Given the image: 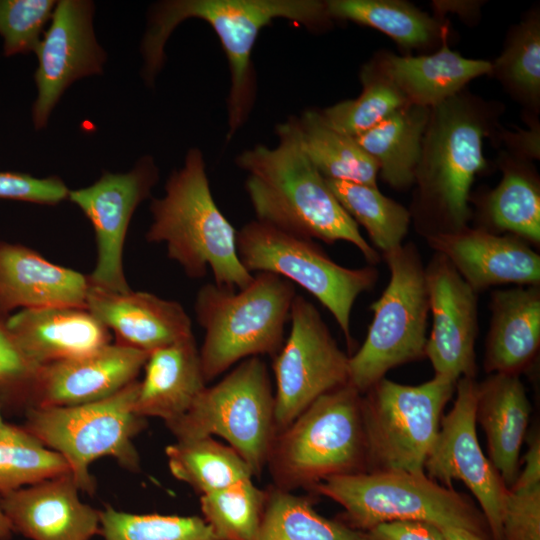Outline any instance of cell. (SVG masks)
Returning <instances> with one entry per match:
<instances>
[{
  "label": "cell",
  "mask_w": 540,
  "mask_h": 540,
  "mask_svg": "<svg viewBox=\"0 0 540 540\" xmlns=\"http://www.w3.org/2000/svg\"><path fill=\"white\" fill-rule=\"evenodd\" d=\"M144 367L135 412L165 424L183 416L207 384L193 335L150 352Z\"/></svg>",
  "instance_id": "24"
},
{
  "label": "cell",
  "mask_w": 540,
  "mask_h": 540,
  "mask_svg": "<svg viewBox=\"0 0 540 540\" xmlns=\"http://www.w3.org/2000/svg\"><path fill=\"white\" fill-rule=\"evenodd\" d=\"M266 501L252 479L200 496L203 519L222 540H256Z\"/></svg>",
  "instance_id": "37"
},
{
  "label": "cell",
  "mask_w": 540,
  "mask_h": 540,
  "mask_svg": "<svg viewBox=\"0 0 540 540\" xmlns=\"http://www.w3.org/2000/svg\"><path fill=\"white\" fill-rule=\"evenodd\" d=\"M309 491L340 504L345 523L367 531L396 520H422L443 529L459 527L488 539L484 515L466 495L425 473L373 471L325 479Z\"/></svg>",
  "instance_id": "7"
},
{
  "label": "cell",
  "mask_w": 540,
  "mask_h": 540,
  "mask_svg": "<svg viewBox=\"0 0 540 540\" xmlns=\"http://www.w3.org/2000/svg\"><path fill=\"white\" fill-rule=\"evenodd\" d=\"M150 211L146 240L165 243L168 257L189 278L200 279L210 269L218 287L239 290L251 283L253 274L238 257L237 231L213 198L198 148L188 150L184 165L171 173L165 194L152 200Z\"/></svg>",
  "instance_id": "4"
},
{
  "label": "cell",
  "mask_w": 540,
  "mask_h": 540,
  "mask_svg": "<svg viewBox=\"0 0 540 540\" xmlns=\"http://www.w3.org/2000/svg\"><path fill=\"white\" fill-rule=\"evenodd\" d=\"M159 177L151 156H143L126 173L104 172L92 185L69 190L68 199L90 220L96 237L97 262L90 284L116 292L131 290L123 268V249L131 218L150 196Z\"/></svg>",
  "instance_id": "15"
},
{
  "label": "cell",
  "mask_w": 540,
  "mask_h": 540,
  "mask_svg": "<svg viewBox=\"0 0 540 540\" xmlns=\"http://www.w3.org/2000/svg\"><path fill=\"white\" fill-rule=\"evenodd\" d=\"M430 109L407 103L354 137L376 161L382 179L395 189L402 190L414 183Z\"/></svg>",
  "instance_id": "29"
},
{
  "label": "cell",
  "mask_w": 540,
  "mask_h": 540,
  "mask_svg": "<svg viewBox=\"0 0 540 540\" xmlns=\"http://www.w3.org/2000/svg\"><path fill=\"white\" fill-rule=\"evenodd\" d=\"M502 540H540V483L509 488L502 516Z\"/></svg>",
  "instance_id": "42"
},
{
  "label": "cell",
  "mask_w": 540,
  "mask_h": 540,
  "mask_svg": "<svg viewBox=\"0 0 540 540\" xmlns=\"http://www.w3.org/2000/svg\"><path fill=\"white\" fill-rule=\"evenodd\" d=\"M458 380L435 375L420 385L385 377L362 394L367 471L425 473L442 412Z\"/></svg>",
  "instance_id": "11"
},
{
  "label": "cell",
  "mask_w": 540,
  "mask_h": 540,
  "mask_svg": "<svg viewBox=\"0 0 540 540\" xmlns=\"http://www.w3.org/2000/svg\"><path fill=\"white\" fill-rule=\"evenodd\" d=\"M290 333L273 357L276 434L320 396L349 382V357L317 308L296 295Z\"/></svg>",
  "instance_id": "13"
},
{
  "label": "cell",
  "mask_w": 540,
  "mask_h": 540,
  "mask_svg": "<svg viewBox=\"0 0 540 540\" xmlns=\"http://www.w3.org/2000/svg\"><path fill=\"white\" fill-rule=\"evenodd\" d=\"M296 295L293 283L269 272H257L239 290L203 285L196 294L194 311L204 329L199 354L205 381L246 358H273L283 346Z\"/></svg>",
  "instance_id": "6"
},
{
  "label": "cell",
  "mask_w": 540,
  "mask_h": 540,
  "mask_svg": "<svg viewBox=\"0 0 540 540\" xmlns=\"http://www.w3.org/2000/svg\"><path fill=\"white\" fill-rule=\"evenodd\" d=\"M5 424V421L3 419L2 409L0 407V427H2Z\"/></svg>",
  "instance_id": "49"
},
{
  "label": "cell",
  "mask_w": 540,
  "mask_h": 540,
  "mask_svg": "<svg viewBox=\"0 0 540 540\" xmlns=\"http://www.w3.org/2000/svg\"><path fill=\"white\" fill-rule=\"evenodd\" d=\"M530 402L519 375L494 373L478 383L476 422L486 436L489 460L510 488L530 418Z\"/></svg>",
  "instance_id": "26"
},
{
  "label": "cell",
  "mask_w": 540,
  "mask_h": 540,
  "mask_svg": "<svg viewBox=\"0 0 540 540\" xmlns=\"http://www.w3.org/2000/svg\"><path fill=\"white\" fill-rule=\"evenodd\" d=\"M425 275L433 317L425 357L430 360L435 375L454 380L474 378L477 292L440 253L435 252L425 268Z\"/></svg>",
  "instance_id": "17"
},
{
  "label": "cell",
  "mask_w": 540,
  "mask_h": 540,
  "mask_svg": "<svg viewBox=\"0 0 540 540\" xmlns=\"http://www.w3.org/2000/svg\"><path fill=\"white\" fill-rule=\"evenodd\" d=\"M275 395L266 363L242 360L230 373L195 399L189 410L166 424L176 441L214 435L225 439L244 459L253 476L266 468L276 435Z\"/></svg>",
  "instance_id": "10"
},
{
  "label": "cell",
  "mask_w": 540,
  "mask_h": 540,
  "mask_svg": "<svg viewBox=\"0 0 540 540\" xmlns=\"http://www.w3.org/2000/svg\"><path fill=\"white\" fill-rule=\"evenodd\" d=\"M296 120L303 148L325 179L377 187L378 164L354 137L330 127L319 110H305Z\"/></svg>",
  "instance_id": "30"
},
{
  "label": "cell",
  "mask_w": 540,
  "mask_h": 540,
  "mask_svg": "<svg viewBox=\"0 0 540 540\" xmlns=\"http://www.w3.org/2000/svg\"><path fill=\"white\" fill-rule=\"evenodd\" d=\"M500 183L480 204L483 229L508 232L527 243L540 244V184L535 170L520 157L504 154Z\"/></svg>",
  "instance_id": "28"
},
{
  "label": "cell",
  "mask_w": 540,
  "mask_h": 540,
  "mask_svg": "<svg viewBox=\"0 0 540 540\" xmlns=\"http://www.w3.org/2000/svg\"><path fill=\"white\" fill-rule=\"evenodd\" d=\"M496 108L461 91L430 109L412 213L425 237L467 227L469 192L486 167L483 139L491 132Z\"/></svg>",
  "instance_id": "3"
},
{
  "label": "cell",
  "mask_w": 540,
  "mask_h": 540,
  "mask_svg": "<svg viewBox=\"0 0 540 540\" xmlns=\"http://www.w3.org/2000/svg\"><path fill=\"white\" fill-rule=\"evenodd\" d=\"M103 540H222L198 516L133 514L111 505L100 510Z\"/></svg>",
  "instance_id": "38"
},
{
  "label": "cell",
  "mask_w": 540,
  "mask_h": 540,
  "mask_svg": "<svg viewBox=\"0 0 540 540\" xmlns=\"http://www.w3.org/2000/svg\"><path fill=\"white\" fill-rule=\"evenodd\" d=\"M426 239L477 293L500 284H540V256L526 241L511 234L465 227Z\"/></svg>",
  "instance_id": "19"
},
{
  "label": "cell",
  "mask_w": 540,
  "mask_h": 540,
  "mask_svg": "<svg viewBox=\"0 0 540 540\" xmlns=\"http://www.w3.org/2000/svg\"><path fill=\"white\" fill-rule=\"evenodd\" d=\"M451 410L442 416L425 462L426 475L452 487L460 480L478 501L493 540H502V516L509 488L483 453L476 432L478 382L461 377Z\"/></svg>",
  "instance_id": "14"
},
{
  "label": "cell",
  "mask_w": 540,
  "mask_h": 540,
  "mask_svg": "<svg viewBox=\"0 0 540 540\" xmlns=\"http://www.w3.org/2000/svg\"><path fill=\"white\" fill-rule=\"evenodd\" d=\"M490 309L485 371L519 375L532 363L539 350L540 288L496 290L491 295Z\"/></svg>",
  "instance_id": "27"
},
{
  "label": "cell",
  "mask_w": 540,
  "mask_h": 540,
  "mask_svg": "<svg viewBox=\"0 0 540 540\" xmlns=\"http://www.w3.org/2000/svg\"><path fill=\"white\" fill-rule=\"evenodd\" d=\"M330 18L377 29L400 46L424 47L448 33L446 26L414 5L399 0H328Z\"/></svg>",
  "instance_id": "32"
},
{
  "label": "cell",
  "mask_w": 540,
  "mask_h": 540,
  "mask_svg": "<svg viewBox=\"0 0 540 540\" xmlns=\"http://www.w3.org/2000/svg\"><path fill=\"white\" fill-rule=\"evenodd\" d=\"M165 454L171 474L200 495L254 477L236 450L210 436L176 441Z\"/></svg>",
  "instance_id": "33"
},
{
  "label": "cell",
  "mask_w": 540,
  "mask_h": 540,
  "mask_svg": "<svg viewBox=\"0 0 540 540\" xmlns=\"http://www.w3.org/2000/svg\"><path fill=\"white\" fill-rule=\"evenodd\" d=\"M326 182L343 209L366 229L383 254L402 245L411 220L404 206L384 196L378 187L339 180Z\"/></svg>",
  "instance_id": "34"
},
{
  "label": "cell",
  "mask_w": 540,
  "mask_h": 540,
  "mask_svg": "<svg viewBox=\"0 0 540 540\" xmlns=\"http://www.w3.org/2000/svg\"><path fill=\"white\" fill-rule=\"evenodd\" d=\"M499 78L521 100L535 106L540 96V21L535 13L515 26L492 64Z\"/></svg>",
  "instance_id": "39"
},
{
  "label": "cell",
  "mask_w": 540,
  "mask_h": 540,
  "mask_svg": "<svg viewBox=\"0 0 540 540\" xmlns=\"http://www.w3.org/2000/svg\"><path fill=\"white\" fill-rule=\"evenodd\" d=\"M539 130L521 131L516 134H509L507 142L510 146L517 148L521 154L528 155V157L539 156Z\"/></svg>",
  "instance_id": "46"
},
{
  "label": "cell",
  "mask_w": 540,
  "mask_h": 540,
  "mask_svg": "<svg viewBox=\"0 0 540 540\" xmlns=\"http://www.w3.org/2000/svg\"><path fill=\"white\" fill-rule=\"evenodd\" d=\"M390 280L371 305L373 319L349 357V384L364 394L392 368L425 357L429 295L425 268L413 243L383 254Z\"/></svg>",
  "instance_id": "9"
},
{
  "label": "cell",
  "mask_w": 540,
  "mask_h": 540,
  "mask_svg": "<svg viewBox=\"0 0 540 540\" xmlns=\"http://www.w3.org/2000/svg\"><path fill=\"white\" fill-rule=\"evenodd\" d=\"M13 533L12 526L2 509L0 502V540H10Z\"/></svg>",
  "instance_id": "48"
},
{
  "label": "cell",
  "mask_w": 540,
  "mask_h": 540,
  "mask_svg": "<svg viewBox=\"0 0 540 540\" xmlns=\"http://www.w3.org/2000/svg\"><path fill=\"white\" fill-rule=\"evenodd\" d=\"M242 265L250 272H269L298 284L326 307L351 349V312L357 297L376 284L378 271L351 269L334 262L313 240L253 220L237 231Z\"/></svg>",
  "instance_id": "12"
},
{
  "label": "cell",
  "mask_w": 540,
  "mask_h": 540,
  "mask_svg": "<svg viewBox=\"0 0 540 540\" xmlns=\"http://www.w3.org/2000/svg\"><path fill=\"white\" fill-rule=\"evenodd\" d=\"M0 314V407L14 409L29 406L39 369L23 353Z\"/></svg>",
  "instance_id": "41"
},
{
  "label": "cell",
  "mask_w": 540,
  "mask_h": 540,
  "mask_svg": "<svg viewBox=\"0 0 540 540\" xmlns=\"http://www.w3.org/2000/svg\"><path fill=\"white\" fill-rule=\"evenodd\" d=\"M93 15L92 1H57L50 24L35 51L37 96L32 119L37 130L47 125L52 110L72 83L102 73L106 53L97 42Z\"/></svg>",
  "instance_id": "16"
},
{
  "label": "cell",
  "mask_w": 540,
  "mask_h": 540,
  "mask_svg": "<svg viewBox=\"0 0 540 540\" xmlns=\"http://www.w3.org/2000/svg\"><path fill=\"white\" fill-rule=\"evenodd\" d=\"M15 341L37 367L80 356L111 343V332L87 309H21L5 318Z\"/></svg>",
  "instance_id": "22"
},
{
  "label": "cell",
  "mask_w": 540,
  "mask_h": 540,
  "mask_svg": "<svg viewBox=\"0 0 540 540\" xmlns=\"http://www.w3.org/2000/svg\"><path fill=\"white\" fill-rule=\"evenodd\" d=\"M276 135L274 147L259 144L236 157L247 173L245 189L256 220L311 240L352 243L370 264L378 263L379 254L308 158L296 116L278 124Z\"/></svg>",
  "instance_id": "1"
},
{
  "label": "cell",
  "mask_w": 540,
  "mask_h": 540,
  "mask_svg": "<svg viewBox=\"0 0 540 540\" xmlns=\"http://www.w3.org/2000/svg\"><path fill=\"white\" fill-rule=\"evenodd\" d=\"M89 278L37 252L0 243V314L16 308L86 307Z\"/></svg>",
  "instance_id": "23"
},
{
  "label": "cell",
  "mask_w": 540,
  "mask_h": 540,
  "mask_svg": "<svg viewBox=\"0 0 540 540\" xmlns=\"http://www.w3.org/2000/svg\"><path fill=\"white\" fill-rule=\"evenodd\" d=\"M71 473L0 497L12 529L30 540H91L100 533V510L79 497Z\"/></svg>",
  "instance_id": "20"
},
{
  "label": "cell",
  "mask_w": 540,
  "mask_h": 540,
  "mask_svg": "<svg viewBox=\"0 0 540 540\" xmlns=\"http://www.w3.org/2000/svg\"><path fill=\"white\" fill-rule=\"evenodd\" d=\"M86 307L114 333L116 343L148 353L193 335L180 303L148 292H116L90 284Z\"/></svg>",
  "instance_id": "21"
},
{
  "label": "cell",
  "mask_w": 540,
  "mask_h": 540,
  "mask_svg": "<svg viewBox=\"0 0 540 540\" xmlns=\"http://www.w3.org/2000/svg\"><path fill=\"white\" fill-rule=\"evenodd\" d=\"M256 540H370L366 531L314 509V494L296 495L270 485Z\"/></svg>",
  "instance_id": "31"
},
{
  "label": "cell",
  "mask_w": 540,
  "mask_h": 540,
  "mask_svg": "<svg viewBox=\"0 0 540 540\" xmlns=\"http://www.w3.org/2000/svg\"><path fill=\"white\" fill-rule=\"evenodd\" d=\"M149 353L109 343L39 367L29 407L74 406L108 398L136 380Z\"/></svg>",
  "instance_id": "18"
},
{
  "label": "cell",
  "mask_w": 540,
  "mask_h": 540,
  "mask_svg": "<svg viewBox=\"0 0 540 540\" xmlns=\"http://www.w3.org/2000/svg\"><path fill=\"white\" fill-rule=\"evenodd\" d=\"M56 4L54 0H0V36L4 55L35 52L50 24Z\"/></svg>",
  "instance_id": "40"
},
{
  "label": "cell",
  "mask_w": 540,
  "mask_h": 540,
  "mask_svg": "<svg viewBox=\"0 0 540 540\" xmlns=\"http://www.w3.org/2000/svg\"><path fill=\"white\" fill-rule=\"evenodd\" d=\"M69 189L55 176L37 178L26 173L0 171V198L55 205L68 198Z\"/></svg>",
  "instance_id": "43"
},
{
  "label": "cell",
  "mask_w": 540,
  "mask_h": 540,
  "mask_svg": "<svg viewBox=\"0 0 540 540\" xmlns=\"http://www.w3.org/2000/svg\"><path fill=\"white\" fill-rule=\"evenodd\" d=\"M266 467L272 485L291 492L366 472L362 394L348 383L316 399L275 435Z\"/></svg>",
  "instance_id": "5"
},
{
  "label": "cell",
  "mask_w": 540,
  "mask_h": 540,
  "mask_svg": "<svg viewBox=\"0 0 540 540\" xmlns=\"http://www.w3.org/2000/svg\"><path fill=\"white\" fill-rule=\"evenodd\" d=\"M443 533L444 540H488L475 532L459 527L445 528Z\"/></svg>",
  "instance_id": "47"
},
{
  "label": "cell",
  "mask_w": 540,
  "mask_h": 540,
  "mask_svg": "<svg viewBox=\"0 0 540 540\" xmlns=\"http://www.w3.org/2000/svg\"><path fill=\"white\" fill-rule=\"evenodd\" d=\"M540 483V440L532 438L529 449L524 455V466L513 485H533Z\"/></svg>",
  "instance_id": "45"
},
{
  "label": "cell",
  "mask_w": 540,
  "mask_h": 540,
  "mask_svg": "<svg viewBox=\"0 0 540 540\" xmlns=\"http://www.w3.org/2000/svg\"><path fill=\"white\" fill-rule=\"evenodd\" d=\"M366 532L370 540H444L443 528L422 520L383 522Z\"/></svg>",
  "instance_id": "44"
},
{
  "label": "cell",
  "mask_w": 540,
  "mask_h": 540,
  "mask_svg": "<svg viewBox=\"0 0 540 540\" xmlns=\"http://www.w3.org/2000/svg\"><path fill=\"white\" fill-rule=\"evenodd\" d=\"M139 389L135 380L114 395L87 404L29 407L23 427L68 463L80 491L94 494L91 463L111 457L123 468L137 472L140 457L133 444L146 418L134 409Z\"/></svg>",
  "instance_id": "8"
},
{
  "label": "cell",
  "mask_w": 540,
  "mask_h": 540,
  "mask_svg": "<svg viewBox=\"0 0 540 540\" xmlns=\"http://www.w3.org/2000/svg\"><path fill=\"white\" fill-rule=\"evenodd\" d=\"M363 90L356 99L319 110L333 129L357 137L373 128L408 102L371 61L361 71Z\"/></svg>",
  "instance_id": "36"
},
{
  "label": "cell",
  "mask_w": 540,
  "mask_h": 540,
  "mask_svg": "<svg viewBox=\"0 0 540 540\" xmlns=\"http://www.w3.org/2000/svg\"><path fill=\"white\" fill-rule=\"evenodd\" d=\"M448 33L431 55L397 56L383 53L373 60L379 72L408 103L432 108L461 92L472 79L491 74L492 63L462 57L449 48Z\"/></svg>",
  "instance_id": "25"
},
{
  "label": "cell",
  "mask_w": 540,
  "mask_h": 540,
  "mask_svg": "<svg viewBox=\"0 0 540 540\" xmlns=\"http://www.w3.org/2000/svg\"><path fill=\"white\" fill-rule=\"evenodd\" d=\"M196 18L208 23L220 40L230 70L227 99L230 141L246 122L255 102L256 79L251 54L259 32L274 19L283 18L311 30L331 23L326 1L319 0H168L155 5L141 43L142 75L154 79L165 61V44L183 21Z\"/></svg>",
  "instance_id": "2"
},
{
  "label": "cell",
  "mask_w": 540,
  "mask_h": 540,
  "mask_svg": "<svg viewBox=\"0 0 540 540\" xmlns=\"http://www.w3.org/2000/svg\"><path fill=\"white\" fill-rule=\"evenodd\" d=\"M70 472L66 460L23 426L0 427V497Z\"/></svg>",
  "instance_id": "35"
}]
</instances>
